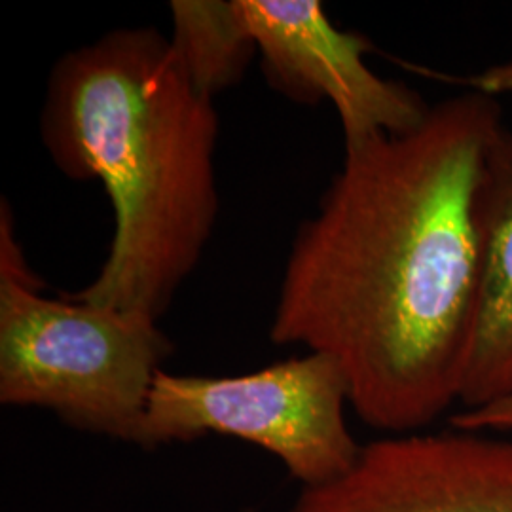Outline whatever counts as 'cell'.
Returning <instances> with one entry per match:
<instances>
[{
    "instance_id": "6",
    "label": "cell",
    "mask_w": 512,
    "mask_h": 512,
    "mask_svg": "<svg viewBox=\"0 0 512 512\" xmlns=\"http://www.w3.org/2000/svg\"><path fill=\"white\" fill-rule=\"evenodd\" d=\"M289 512H512V442L454 427L374 440Z\"/></svg>"
},
{
    "instance_id": "9",
    "label": "cell",
    "mask_w": 512,
    "mask_h": 512,
    "mask_svg": "<svg viewBox=\"0 0 512 512\" xmlns=\"http://www.w3.org/2000/svg\"><path fill=\"white\" fill-rule=\"evenodd\" d=\"M450 427L461 431H512V395L475 410H461L450 416Z\"/></svg>"
},
{
    "instance_id": "10",
    "label": "cell",
    "mask_w": 512,
    "mask_h": 512,
    "mask_svg": "<svg viewBox=\"0 0 512 512\" xmlns=\"http://www.w3.org/2000/svg\"><path fill=\"white\" fill-rule=\"evenodd\" d=\"M465 84L471 92L482 93L494 99H499L501 95H509L512 93V61L473 74L465 78Z\"/></svg>"
},
{
    "instance_id": "4",
    "label": "cell",
    "mask_w": 512,
    "mask_h": 512,
    "mask_svg": "<svg viewBox=\"0 0 512 512\" xmlns=\"http://www.w3.org/2000/svg\"><path fill=\"white\" fill-rule=\"evenodd\" d=\"M349 389L329 355L308 351L239 376L160 370L135 444L154 448L222 435L279 459L302 488L344 475L359 458L348 423Z\"/></svg>"
},
{
    "instance_id": "3",
    "label": "cell",
    "mask_w": 512,
    "mask_h": 512,
    "mask_svg": "<svg viewBox=\"0 0 512 512\" xmlns=\"http://www.w3.org/2000/svg\"><path fill=\"white\" fill-rule=\"evenodd\" d=\"M0 403L135 442L171 342L158 321L38 291L2 209Z\"/></svg>"
},
{
    "instance_id": "2",
    "label": "cell",
    "mask_w": 512,
    "mask_h": 512,
    "mask_svg": "<svg viewBox=\"0 0 512 512\" xmlns=\"http://www.w3.org/2000/svg\"><path fill=\"white\" fill-rule=\"evenodd\" d=\"M40 135L67 177L103 183L114 211L109 256L71 300L160 321L219 215L213 99L169 38L116 29L59 57Z\"/></svg>"
},
{
    "instance_id": "1",
    "label": "cell",
    "mask_w": 512,
    "mask_h": 512,
    "mask_svg": "<svg viewBox=\"0 0 512 512\" xmlns=\"http://www.w3.org/2000/svg\"><path fill=\"white\" fill-rule=\"evenodd\" d=\"M494 97L431 107L420 126L344 148L281 277L270 338L342 368L366 425L416 433L459 403L475 325L478 190Z\"/></svg>"
},
{
    "instance_id": "5",
    "label": "cell",
    "mask_w": 512,
    "mask_h": 512,
    "mask_svg": "<svg viewBox=\"0 0 512 512\" xmlns=\"http://www.w3.org/2000/svg\"><path fill=\"white\" fill-rule=\"evenodd\" d=\"M262 69L293 101L336 110L344 148L418 128L429 114L420 95L385 80L365 61V37L338 29L317 0H239Z\"/></svg>"
},
{
    "instance_id": "8",
    "label": "cell",
    "mask_w": 512,
    "mask_h": 512,
    "mask_svg": "<svg viewBox=\"0 0 512 512\" xmlns=\"http://www.w3.org/2000/svg\"><path fill=\"white\" fill-rule=\"evenodd\" d=\"M169 10V42L196 90L213 99L236 86L258 54L239 0H175Z\"/></svg>"
},
{
    "instance_id": "7",
    "label": "cell",
    "mask_w": 512,
    "mask_h": 512,
    "mask_svg": "<svg viewBox=\"0 0 512 512\" xmlns=\"http://www.w3.org/2000/svg\"><path fill=\"white\" fill-rule=\"evenodd\" d=\"M512 395V131H497L478 190L475 325L459 404L475 410Z\"/></svg>"
}]
</instances>
